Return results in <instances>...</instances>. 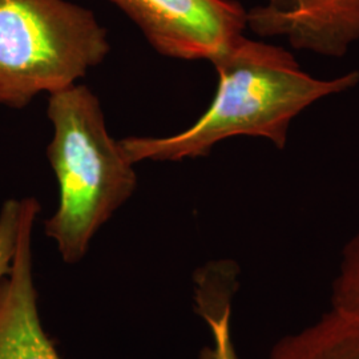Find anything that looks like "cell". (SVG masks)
Masks as SVG:
<instances>
[{"mask_svg":"<svg viewBox=\"0 0 359 359\" xmlns=\"http://www.w3.org/2000/svg\"><path fill=\"white\" fill-rule=\"evenodd\" d=\"M47 116L53 127L47 158L57 180L59 205L46 219L44 231L72 265L132 197L137 175L120 142L109 135L100 100L87 86L51 93Z\"/></svg>","mask_w":359,"mask_h":359,"instance_id":"cell-2","label":"cell"},{"mask_svg":"<svg viewBox=\"0 0 359 359\" xmlns=\"http://www.w3.org/2000/svg\"><path fill=\"white\" fill-rule=\"evenodd\" d=\"M335 313L359 325V231L347 241L333 283Z\"/></svg>","mask_w":359,"mask_h":359,"instance_id":"cell-9","label":"cell"},{"mask_svg":"<svg viewBox=\"0 0 359 359\" xmlns=\"http://www.w3.org/2000/svg\"><path fill=\"white\" fill-rule=\"evenodd\" d=\"M246 23L257 36L341 59L359 41V0H268L248 11Z\"/></svg>","mask_w":359,"mask_h":359,"instance_id":"cell-5","label":"cell"},{"mask_svg":"<svg viewBox=\"0 0 359 359\" xmlns=\"http://www.w3.org/2000/svg\"><path fill=\"white\" fill-rule=\"evenodd\" d=\"M210 63L217 74V90L205 112L176 135L121 140L132 164L204 157L218 142L237 136L266 139L283 149L297 116L322 99L359 84V71L317 79L302 69L289 50L245 35Z\"/></svg>","mask_w":359,"mask_h":359,"instance_id":"cell-1","label":"cell"},{"mask_svg":"<svg viewBox=\"0 0 359 359\" xmlns=\"http://www.w3.org/2000/svg\"><path fill=\"white\" fill-rule=\"evenodd\" d=\"M39 213L36 198L20 200L13 266L0 281V359H62L39 316L32 273V231Z\"/></svg>","mask_w":359,"mask_h":359,"instance_id":"cell-6","label":"cell"},{"mask_svg":"<svg viewBox=\"0 0 359 359\" xmlns=\"http://www.w3.org/2000/svg\"><path fill=\"white\" fill-rule=\"evenodd\" d=\"M20 200L10 198L0 209V281L10 273L18 243Z\"/></svg>","mask_w":359,"mask_h":359,"instance_id":"cell-10","label":"cell"},{"mask_svg":"<svg viewBox=\"0 0 359 359\" xmlns=\"http://www.w3.org/2000/svg\"><path fill=\"white\" fill-rule=\"evenodd\" d=\"M163 56L212 60L244 35L248 11L237 0H109Z\"/></svg>","mask_w":359,"mask_h":359,"instance_id":"cell-4","label":"cell"},{"mask_svg":"<svg viewBox=\"0 0 359 359\" xmlns=\"http://www.w3.org/2000/svg\"><path fill=\"white\" fill-rule=\"evenodd\" d=\"M269 359H359V325L332 310L304 330L283 337Z\"/></svg>","mask_w":359,"mask_h":359,"instance_id":"cell-7","label":"cell"},{"mask_svg":"<svg viewBox=\"0 0 359 359\" xmlns=\"http://www.w3.org/2000/svg\"><path fill=\"white\" fill-rule=\"evenodd\" d=\"M111 51L95 13L68 0H0V105L77 84Z\"/></svg>","mask_w":359,"mask_h":359,"instance_id":"cell-3","label":"cell"},{"mask_svg":"<svg viewBox=\"0 0 359 359\" xmlns=\"http://www.w3.org/2000/svg\"><path fill=\"white\" fill-rule=\"evenodd\" d=\"M231 294L213 293L196 301V309L212 333V345L201 350L200 359H237L231 339Z\"/></svg>","mask_w":359,"mask_h":359,"instance_id":"cell-8","label":"cell"}]
</instances>
